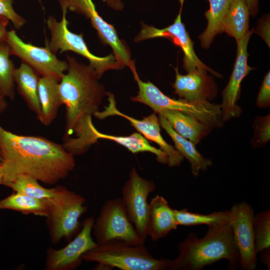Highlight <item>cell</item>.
Listing matches in <instances>:
<instances>
[{"instance_id": "obj_1", "label": "cell", "mask_w": 270, "mask_h": 270, "mask_svg": "<svg viewBox=\"0 0 270 270\" xmlns=\"http://www.w3.org/2000/svg\"><path fill=\"white\" fill-rule=\"evenodd\" d=\"M67 72L58 85L62 105L66 107V126L62 145L74 156L86 152L98 142L92 116L107 96L94 69L66 55Z\"/></svg>"}, {"instance_id": "obj_2", "label": "cell", "mask_w": 270, "mask_h": 270, "mask_svg": "<svg viewBox=\"0 0 270 270\" xmlns=\"http://www.w3.org/2000/svg\"><path fill=\"white\" fill-rule=\"evenodd\" d=\"M0 152L4 186L24 174L52 185L65 179L76 166L74 156L62 144L41 136L16 134L1 126Z\"/></svg>"}, {"instance_id": "obj_3", "label": "cell", "mask_w": 270, "mask_h": 270, "mask_svg": "<svg viewBox=\"0 0 270 270\" xmlns=\"http://www.w3.org/2000/svg\"><path fill=\"white\" fill-rule=\"evenodd\" d=\"M208 227L204 237L191 232L178 244V256L170 260L168 270H200L222 260L228 262L231 270L240 268V254L230 220Z\"/></svg>"}, {"instance_id": "obj_4", "label": "cell", "mask_w": 270, "mask_h": 270, "mask_svg": "<svg viewBox=\"0 0 270 270\" xmlns=\"http://www.w3.org/2000/svg\"><path fill=\"white\" fill-rule=\"evenodd\" d=\"M82 260L121 270H164L170 260L154 258L144 244L133 246L118 239L98 244L84 254Z\"/></svg>"}, {"instance_id": "obj_5", "label": "cell", "mask_w": 270, "mask_h": 270, "mask_svg": "<svg viewBox=\"0 0 270 270\" xmlns=\"http://www.w3.org/2000/svg\"><path fill=\"white\" fill-rule=\"evenodd\" d=\"M46 225L54 244L62 239L69 242L80 230V216L87 210L85 198L63 186L54 187V196L48 199Z\"/></svg>"}, {"instance_id": "obj_6", "label": "cell", "mask_w": 270, "mask_h": 270, "mask_svg": "<svg viewBox=\"0 0 270 270\" xmlns=\"http://www.w3.org/2000/svg\"><path fill=\"white\" fill-rule=\"evenodd\" d=\"M134 77L138 92L136 96L130 98L132 100L148 106L156 114L162 109L182 112L194 117L211 130L221 126L222 121L220 104L209 101L189 102L182 98H173L163 94L152 82L142 81L138 74Z\"/></svg>"}, {"instance_id": "obj_7", "label": "cell", "mask_w": 270, "mask_h": 270, "mask_svg": "<svg viewBox=\"0 0 270 270\" xmlns=\"http://www.w3.org/2000/svg\"><path fill=\"white\" fill-rule=\"evenodd\" d=\"M62 10V18L58 22L50 16L46 20L47 26L50 32V40L46 42V46L56 54L66 51H72L88 59L90 65L96 70L100 79L104 74L110 70H121L125 66L110 54L104 57L98 56L90 52L84 40L82 34H76L68 28V21L66 18L68 10L65 0H58Z\"/></svg>"}, {"instance_id": "obj_8", "label": "cell", "mask_w": 270, "mask_h": 270, "mask_svg": "<svg viewBox=\"0 0 270 270\" xmlns=\"http://www.w3.org/2000/svg\"><path fill=\"white\" fill-rule=\"evenodd\" d=\"M92 232L98 244L114 239L133 246L144 244L129 220L120 198L104 203L94 220Z\"/></svg>"}, {"instance_id": "obj_9", "label": "cell", "mask_w": 270, "mask_h": 270, "mask_svg": "<svg viewBox=\"0 0 270 270\" xmlns=\"http://www.w3.org/2000/svg\"><path fill=\"white\" fill-rule=\"evenodd\" d=\"M156 189L152 180L142 177L132 167L122 188L120 198L128 218L144 243L148 237L149 194Z\"/></svg>"}, {"instance_id": "obj_10", "label": "cell", "mask_w": 270, "mask_h": 270, "mask_svg": "<svg viewBox=\"0 0 270 270\" xmlns=\"http://www.w3.org/2000/svg\"><path fill=\"white\" fill-rule=\"evenodd\" d=\"M6 42L12 55L36 70L42 77L54 78L59 82L67 71L66 61L59 60L47 46L40 47L24 42L14 30L8 31Z\"/></svg>"}, {"instance_id": "obj_11", "label": "cell", "mask_w": 270, "mask_h": 270, "mask_svg": "<svg viewBox=\"0 0 270 270\" xmlns=\"http://www.w3.org/2000/svg\"><path fill=\"white\" fill-rule=\"evenodd\" d=\"M180 8L179 13L172 24L163 28H158L142 22L141 30L135 38L134 42H138L158 38H168L183 51V66L186 72L196 68H202L216 77L221 78L220 74L204 64L196 55L193 42L182 21L181 14L184 0H180Z\"/></svg>"}, {"instance_id": "obj_12", "label": "cell", "mask_w": 270, "mask_h": 270, "mask_svg": "<svg viewBox=\"0 0 270 270\" xmlns=\"http://www.w3.org/2000/svg\"><path fill=\"white\" fill-rule=\"evenodd\" d=\"M229 210L234 240L240 254V268L242 270H254L257 265L253 232L254 209L251 205L242 202L234 204Z\"/></svg>"}, {"instance_id": "obj_13", "label": "cell", "mask_w": 270, "mask_h": 270, "mask_svg": "<svg viewBox=\"0 0 270 270\" xmlns=\"http://www.w3.org/2000/svg\"><path fill=\"white\" fill-rule=\"evenodd\" d=\"M94 222L93 216L86 218L82 228L74 238L60 249L49 248L46 252L45 270H72L82 264V256L98 246L92 236Z\"/></svg>"}, {"instance_id": "obj_14", "label": "cell", "mask_w": 270, "mask_h": 270, "mask_svg": "<svg viewBox=\"0 0 270 270\" xmlns=\"http://www.w3.org/2000/svg\"><path fill=\"white\" fill-rule=\"evenodd\" d=\"M68 10L84 15L90 20L92 26L96 30L100 42L112 48L116 59L130 69L135 66L131 59L130 50L126 42L119 38L114 26L108 23L96 11L92 0H65Z\"/></svg>"}, {"instance_id": "obj_15", "label": "cell", "mask_w": 270, "mask_h": 270, "mask_svg": "<svg viewBox=\"0 0 270 270\" xmlns=\"http://www.w3.org/2000/svg\"><path fill=\"white\" fill-rule=\"evenodd\" d=\"M108 104L104 106L102 111L96 112L94 116L100 120H104L110 116H117L128 120L146 140L156 143L164 152L168 158V165L170 167L177 166L180 164L184 157L172 145L168 144L162 138L160 133V126L158 118L156 113L138 120L126 115L116 108L114 95L108 92Z\"/></svg>"}, {"instance_id": "obj_16", "label": "cell", "mask_w": 270, "mask_h": 270, "mask_svg": "<svg viewBox=\"0 0 270 270\" xmlns=\"http://www.w3.org/2000/svg\"><path fill=\"white\" fill-rule=\"evenodd\" d=\"M254 30L248 32L240 40L236 41L237 53L234 68L228 82L222 92V104H220L222 122L238 117L241 108L236 102L240 92V84L243 79L254 68L248 63V44Z\"/></svg>"}, {"instance_id": "obj_17", "label": "cell", "mask_w": 270, "mask_h": 270, "mask_svg": "<svg viewBox=\"0 0 270 270\" xmlns=\"http://www.w3.org/2000/svg\"><path fill=\"white\" fill-rule=\"evenodd\" d=\"M174 70L176 78L172 85L180 98L189 102H204L212 100L216 96V84L206 70L196 68L185 75L180 74L178 68Z\"/></svg>"}, {"instance_id": "obj_18", "label": "cell", "mask_w": 270, "mask_h": 270, "mask_svg": "<svg viewBox=\"0 0 270 270\" xmlns=\"http://www.w3.org/2000/svg\"><path fill=\"white\" fill-rule=\"evenodd\" d=\"M178 224L174 209L161 196L156 195L149 203L148 236L157 241L176 230Z\"/></svg>"}, {"instance_id": "obj_19", "label": "cell", "mask_w": 270, "mask_h": 270, "mask_svg": "<svg viewBox=\"0 0 270 270\" xmlns=\"http://www.w3.org/2000/svg\"><path fill=\"white\" fill-rule=\"evenodd\" d=\"M40 77L36 70L23 62L18 68H15L14 72V79L18 92L30 110L36 114L38 120L40 116L38 92Z\"/></svg>"}, {"instance_id": "obj_20", "label": "cell", "mask_w": 270, "mask_h": 270, "mask_svg": "<svg viewBox=\"0 0 270 270\" xmlns=\"http://www.w3.org/2000/svg\"><path fill=\"white\" fill-rule=\"evenodd\" d=\"M158 114L160 126L173 140L176 150L188 161L192 174L194 177L198 176L200 172L206 171L212 165V161L200 154L196 144L178 134L162 114Z\"/></svg>"}, {"instance_id": "obj_21", "label": "cell", "mask_w": 270, "mask_h": 270, "mask_svg": "<svg viewBox=\"0 0 270 270\" xmlns=\"http://www.w3.org/2000/svg\"><path fill=\"white\" fill-rule=\"evenodd\" d=\"M162 114L180 135L196 144L211 130L194 117L181 111L162 109Z\"/></svg>"}, {"instance_id": "obj_22", "label": "cell", "mask_w": 270, "mask_h": 270, "mask_svg": "<svg viewBox=\"0 0 270 270\" xmlns=\"http://www.w3.org/2000/svg\"><path fill=\"white\" fill-rule=\"evenodd\" d=\"M59 81L52 78L40 77L38 98L40 116L38 120L44 126L50 125L56 118L62 105L58 91Z\"/></svg>"}, {"instance_id": "obj_23", "label": "cell", "mask_w": 270, "mask_h": 270, "mask_svg": "<svg viewBox=\"0 0 270 270\" xmlns=\"http://www.w3.org/2000/svg\"><path fill=\"white\" fill-rule=\"evenodd\" d=\"M210 8L204 13L208 22L204 31L199 36L202 47L208 48L215 36L222 32L224 21L233 0H208Z\"/></svg>"}, {"instance_id": "obj_24", "label": "cell", "mask_w": 270, "mask_h": 270, "mask_svg": "<svg viewBox=\"0 0 270 270\" xmlns=\"http://www.w3.org/2000/svg\"><path fill=\"white\" fill-rule=\"evenodd\" d=\"M250 11L244 0H233L224 21L223 30L236 41L248 32Z\"/></svg>"}, {"instance_id": "obj_25", "label": "cell", "mask_w": 270, "mask_h": 270, "mask_svg": "<svg viewBox=\"0 0 270 270\" xmlns=\"http://www.w3.org/2000/svg\"><path fill=\"white\" fill-rule=\"evenodd\" d=\"M0 209L12 210L24 214L46 217L48 204V199L35 198L14 192L0 200Z\"/></svg>"}, {"instance_id": "obj_26", "label": "cell", "mask_w": 270, "mask_h": 270, "mask_svg": "<svg viewBox=\"0 0 270 270\" xmlns=\"http://www.w3.org/2000/svg\"><path fill=\"white\" fill-rule=\"evenodd\" d=\"M174 214L178 226H194L205 224L207 226L230 220V210L202 214L190 212L186 208L174 210Z\"/></svg>"}, {"instance_id": "obj_27", "label": "cell", "mask_w": 270, "mask_h": 270, "mask_svg": "<svg viewBox=\"0 0 270 270\" xmlns=\"http://www.w3.org/2000/svg\"><path fill=\"white\" fill-rule=\"evenodd\" d=\"M38 180L28 174H20L8 182L6 186L12 188L14 192L28 196L46 200L52 198L54 194V187L47 188L42 186Z\"/></svg>"}, {"instance_id": "obj_28", "label": "cell", "mask_w": 270, "mask_h": 270, "mask_svg": "<svg viewBox=\"0 0 270 270\" xmlns=\"http://www.w3.org/2000/svg\"><path fill=\"white\" fill-rule=\"evenodd\" d=\"M10 48L6 42H0V88L6 96L11 100L15 98V82L13 61L10 59Z\"/></svg>"}, {"instance_id": "obj_29", "label": "cell", "mask_w": 270, "mask_h": 270, "mask_svg": "<svg viewBox=\"0 0 270 270\" xmlns=\"http://www.w3.org/2000/svg\"><path fill=\"white\" fill-rule=\"evenodd\" d=\"M254 250L256 254L270 248V211L254 214L253 219Z\"/></svg>"}, {"instance_id": "obj_30", "label": "cell", "mask_w": 270, "mask_h": 270, "mask_svg": "<svg viewBox=\"0 0 270 270\" xmlns=\"http://www.w3.org/2000/svg\"><path fill=\"white\" fill-rule=\"evenodd\" d=\"M254 136L252 140L254 146H264L270 139V116H258L253 124Z\"/></svg>"}, {"instance_id": "obj_31", "label": "cell", "mask_w": 270, "mask_h": 270, "mask_svg": "<svg viewBox=\"0 0 270 270\" xmlns=\"http://www.w3.org/2000/svg\"><path fill=\"white\" fill-rule=\"evenodd\" d=\"M12 0H0V16L8 18L14 28L20 30L26 22V20L14 10Z\"/></svg>"}, {"instance_id": "obj_32", "label": "cell", "mask_w": 270, "mask_h": 270, "mask_svg": "<svg viewBox=\"0 0 270 270\" xmlns=\"http://www.w3.org/2000/svg\"><path fill=\"white\" fill-rule=\"evenodd\" d=\"M256 104L258 108H266L270 105V72L265 75L259 92Z\"/></svg>"}, {"instance_id": "obj_33", "label": "cell", "mask_w": 270, "mask_h": 270, "mask_svg": "<svg viewBox=\"0 0 270 270\" xmlns=\"http://www.w3.org/2000/svg\"><path fill=\"white\" fill-rule=\"evenodd\" d=\"M9 22L8 18L0 16V42L6 40L8 33L6 27Z\"/></svg>"}, {"instance_id": "obj_34", "label": "cell", "mask_w": 270, "mask_h": 270, "mask_svg": "<svg viewBox=\"0 0 270 270\" xmlns=\"http://www.w3.org/2000/svg\"><path fill=\"white\" fill-rule=\"evenodd\" d=\"M250 11V15L255 16L258 10V0H244Z\"/></svg>"}, {"instance_id": "obj_35", "label": "cell", "mask_w": 270, "mask_h": 270, "mask_svg": "<svg viewBox=\"0 0 270 270\" xmlns=\"http://www.w3.org/2000/svg\"><path fill=\"white\" fill-rule=\"evenodd\" d=\"M104 1L108 6L116 10H121L124 6L122 0H104Z\"/></svg>"}, {"instance_id": "obj_36", "label": "cell", "mask_w": 270, "mask_h": 270, "mask_svg": "<svg viewBox=\"0 0 270 270\" xmlns=\"http://www.w3.org/2000/svg\"><path fill=\"white\" fill-rule=\"evenodd\" d=\"M8 107V102L4 96L0 88V114L4 112Z\"/></svg>"}, {"instance_id": "obj_37", "label": "cell", "mask_w": 270, "mask_h": 270, "mask_svg": "<svg viewBox=\"0 0 270 270\" xmlns=\"http://www.w3.org/2000/svg\"><path fill=\"white\" fill-rule=\"evenodd\" d=\"M270 248H266L260 253H262V262L266 265L268 269L270 270Z\"/></svg>"}, {"instance_id": "obj_38", "label": "cell", "mask_w": 270, "mask_h": 270, "mask_svg": "<svg viewBox=\"0 0 270 270\" xmlns=\"http://www.w3.org/2000/svg\"><path fill=\"white\" fill-rule=\"evenodd\" d=\"M3 182V172L1 166H0V185L2 184Z\"/></svg>"}, {"instance_id": "obj_39", "label": "cell", "mask_w": 270, "mask_h": 270, "mask_svg": "<svg viewBox=\"0 0 270 270\" xmlns=\"http://www.w3.org/2000/svg\"><path fill=\"white\" fill-rule=\"evenodd\" d=\"M0 161L2 160V155H1L0 152Z\"/></svg>"}]
</instances>
